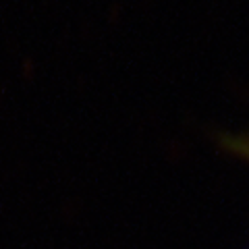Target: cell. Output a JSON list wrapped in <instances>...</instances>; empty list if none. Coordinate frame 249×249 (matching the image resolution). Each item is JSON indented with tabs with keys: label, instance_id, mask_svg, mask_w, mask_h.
Masks as SVG:
<instances>
[{
	"label": "cell",
	"instance_id": "6da1fadb",
	"mask_svg": "<svg viewBox=\"0 0 249 249\" xmlns=\"http://www.w3.org/2000/svg\"><path fill=\"white\" fill-rule=\"evenodd\" d=\"M220 145H222V150H227L232 156H237V158L249 162V133L224 135V137H220Z\"/></svg>",
	"mask_w": 249,
	"mask_h": 249
},
{
	"label": "cell",
	"instance_id": "7a4b0ae2",
	"mask_svg": "<svg viewBox=\"0 0 249 249\" xmlns=\"http://www.w3.org/2000/svg\"><path fill=\"white\" fill-rule=\"evenodd\" d=\"M247 249H249V247H247Z\"/></svg>",
	"mask_w": 249,
	"mask_h": 249
}]
</instances>
